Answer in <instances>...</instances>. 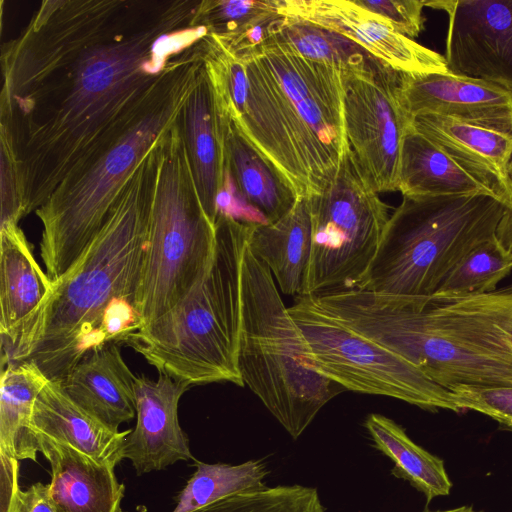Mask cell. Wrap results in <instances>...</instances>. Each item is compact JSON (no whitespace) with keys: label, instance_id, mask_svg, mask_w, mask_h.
<instances>
[{"label":"cell","instance_id":"1","mask_svg":"<svg viewBox=\"0 0 512 512\" xmlns=\"http://www.w3.org/2000/svg\"><path fill=\"white\" fill-rule=\"evenodd\" d=\"M196 0H44L1 46L0 142L24 215L108 149L176 57L208 34Z\"/></svg>","mask_w":512,"mask_h":512},{"label":"cell","instance_id":"2","mask_svg":"<svg viewBox=\"0 0 512 512\" xmlns=\"http://www.w3.org/2000/svg\"><path fill=\"white\" fill-rule=\"evenodd\" d=\"M330 315L443 388L512 387V286L476 296L353 289L313 296Z\"/></svg>","mask_w":512,"mask_h":512},{"label":"cell","instance_id":"3","mask_svg":"<svg viewBox=\"0 0 512 512\" xmlns=\"http://www.w3.org/2000/svg\"><path fill=\"white\" fill-rule=\"evenodd\" d=\"M157 144L126 181L106 221L44 304L1 345L2 365L35 364L61 380L90 350L103 345L101 327L118 299L135 303L147 245Z\"/></svg>","mask_w":512,"mask_h":512},{"label":"cell","instance_id":"4","mask_svg":"<svg viewBox=\"0 0 512 512\" xmlns=\"http://www.w3.org/2000/svg\"><path fill=\"white\" fill-rule=\"evenodd\" d=\"M235 57L248 86L242 111L231 117L299 198L320 194L348 143L342 70L305 58L275 34Z\"/></svg>","mask_w":512,"mask_h":512},{"label":"cell","instance_id":"5","mask_svg":"<svg viewBox=\"0 0 512 512\" xmlns=\"http://www.w3.org/2000/svg\"><path fill=\"white\" fill-rule=\"evenodd\" d=\"M203 42L177 56L135 122L85 169L63 180L35 211L43 226L41 258L52 281L74 265L136 167L181 117L204 68Z\"/></svg>","mask_w":512,"mask_h":512},{"label":"cell","instance_id":"6","mask_svg":"<svg viewBox=\"0 0 512 512\" xmlns=\"http://www.w3.org/2000/svg\"><path fill=\"white\" fill-rule=\"evenodd\" d=\"M251 222L220 212L210 265L193 290L170 311L130 334L124 345L158 373L191 385L231 382L243 387L238 351L241 266Z\"/></svg>","mask_w":512,"mask_h":512},{"label":"cell","instance_id":"7","mask_svg":"<svg viewBox=\"0 0 512 512\" xmlns=\"http://www.w3.org/2000/svg\"><path fill=\"white\" fill-rule=\"evenodd\" d=\"M238 368L244 385L297 439L343 389L311 364L306 340L285 307L270 269L245 247Z\"/></svg>","mask_w":512,"mask_h":512},{"label":"cell","instance_id":"8","mask_svg":"<svg viewBox=\"0 0 512 512\" xmlns=\"http://www.w3.org/2000/svg\"><path fill=\"white\" fill-rule=\"evenodd\" d=\"M507 208L485 194L403 196L356 289L434 295L470 251L495 236Z\"/></svg>","mask_w":512,"mask_h":512},{"label":"cell","instance_id":"9","mask_svg":"<svg viewBox=\"0 0 512 512\" xmlns=\"http://www.w3.org/2000/svg\"><path fill=\"white\" fill-rule=\"evenodd\" d=\"M215 239V224L198 194L181 115L156 146L147 245L135 295L142 327L170 311L203 278Z\"/></svg>","mask_w":512,"mask_h":512},{"label":"cell","instance_id":"10","mask_svg":"<svg viewBox=\"0 0 512 512\" xmlns=\"http://www.w3.org/2000/svg\"><path fill=\"white\" fill-rule=\"evenodd\" d=\"M308 200L311 254L303 296L356 289L377 252L389 206L366 183L347 143L329 185Z\"/></svg>","mask_w":512,"mask_h":512},{"label":"cell","instance_id":"11","mask_svg":"<svg viewBox=\"0 0 512 512\" xmlns=\"http://www.w3.org/2000/svg\"><path fill=\"white\" fill-rule=\"evenodd\" d=\"M288 311L306 340L312 366L335 384L426 410L463 411L451 391L398 354L350 329L313 296L295 297Z\"/></svg>","mask_w":512,"mask_h":512},{"label":"cell","instance_id":"12","mask_svg":"<svg viewBox=\"0 0 512 512\" xmlns=\"http://www.w3.org/2000/svg\"><path fill=\"white\" fill-rule=\"evenodd\" d=\"M349 147L368 186L398 190L402 140L412 124L400 100V72L385 63L364 72L342 71Z\"/></svg>","mask_w":512,"mask_h":512},{"label":"cell","instance_id":"13","mask_svg":"<svg viewBox=\"0 0 512 512\" xmlns=\"http://www.w3.org/2000/svg\"><path fill=\"white\" fill-rule=\"evenodd\" d=\"M447 15L445 53L451 73L512 93V0H430Z\"/></svg>","mask_w":512,"mask_h":512},{"label":"cell","instance_id":"14","mask_svg":"<svg viewBox=\"0 0 512 512\" xmlns=\"http://www.w3.org/2000/svg\"><path fill=\"white\" fill-rule=\"evenodd\" d=\"M279 12L347 38L396 71L451 73L443 55L398 33L352 0H281Z\"/></svg>","mask_w":512,"mask_h":512},{"label":"cell","instance_id":"15","mask_svg":"<svg viewBox=\"0 0 512 512\" xmlns=\"http://www.w3.org/2000/svg\"><path fill=\"white\" fill-rule=\"evenodd\" d=\"M400 100L408 117L440 115L512 133V93L453 73L400 72Z\"/></svg>","mask_w":512,"mask_h":512},{"label":"cell","instance_id":"16","mask_svg":"<svg viewBox=\"0 0 512 512\" xmlns=\"http://www.w3.org/2000/svg\"><path fill=\"white\" fill-rule=\"evenodd\" d=\"M188 387L187 382L165 373H158L155 380L136 376V426L126 437L124 458L137 475L195 459L178 419L179 401Z\"/></svg>","mask_w":512,"mask_h":512},{"label":"cell","instance_id":"17","mask_svg":"<svg viewBox=\"0 0 512 512\" xmlns=\"http://www.w3.org/2000/svg\"><path fill=\"white\" fill-rule=\"evenodd\" d=\"M412 125L510 207L512 133L431 114L413 118Z\"/></svg>","mask_w":512,"mask_h":512},{"label":"cell","instance_id":"18","mask_svg":"<svg viewBox=\"0 0 512 512\" xmlns=\"http://www.w3.org/2000/svg\"><path fill=\"white\" fill-rule=\"evenodd\" d=\"M182 130L198 194L216 224L219 199L227 190L224 128L221 101L205 64L183 109Z\"/></svg>","mask_w":512,"mask_h":512},{"label":"cell","instance_id":"19","mask_svg":"<svg viewBox=\"0 0 512 512\" xmlns=\"http://www.w3.org/2000/svg\"><path fill=\"white\" fill-rule=\"evenodd\" d=\"M135 381L115 342L87 352L60 380L76 404L116 432L136 415Z\"/></svg>","mask_w":512,"mask_h":512},{"label":"cell","instance_id":"20","mask_svg":"<svg viewBox=\"0 0 512 512\" xmlns=\"http://www.w3.org/2000/svg\"><path fill=\"white\" fill-rule=\"evenodd\" d=\"M38 450L50 463V497L57 512H121L125 486L115 467L35 434Z\"/></svg>","mask_w":512,"mask_h":512},{"label":"cell","instance_id":"21","mask_svg":"<svg viewBox=\"0 0 512 512\" xmlns=\"http://www.w3.org/2000/svg\"><path fill=\"white\" fill-rule=\"evenodd\" d=\"M227 179L266 223L285 216L299 197L277 166L245 135L222 103Z\"/></svg>","mask_w":512,"mask_h":512},{"label":"cell","instance_id":"22","mask_svg":"<svg viewBox=\"0 0 512 512\" xmlns=\"http://www.w3.org/2000/svg\"><path fill=\"white\" fill-rule=\"evenodd\" d=\"M31 430L68 444L97 462L116 466L124 459V444L131 429L113 431L76 404L60 380H49L37 396Z\"/></svg>","mask_w":512,"mask_h":512},{"label":"cell","instance_id":"23","mask_svg":"<svg viewBox=\"0 0 512 512\" xmlns=\"http://www.w3.org/2000/svg\"><path fill=\"white\" fill-rule=\"evenodd\" d=\"M54 283L37 263L17 223L0 225V334L10 342L44 304Z\"/></svg>","mask_w":512,"mask_h":512},{"label":"cell","instance_id":"24","mask_svg":"<svg viewBox=\"0 0 512 512\" xmlns=\"http://www.w3.org/2000/svg\"><path fill=\"white\" fill-rule=\"evenodd\" d=\"M246 245L263 261L286 295L303 296L311 254V220L307 198L279 220L251 222Z\"/></svg>","mask_w":512,"mask_h":512},{"label":"cell","instance_id":"25","mask_svg":"<svg viewBox=\"0 0 512 512\" xmlns=\"http://www.w3.org/2000/svg\"><path fill=\"white\" fill-rule=\"evenodd\" d=\"M398 191L402 196H494L412 124L402 140Z\"/></svg>","mask_w":512,"mask_h":512},{"label":"cell","instance_id":"26","mask_svg":"<svg viewBox=\"0 0 512 512\" xmlns=\"http://www.w3.org/2000/svg\"><path fill=\"white\" fill-rule=\"evenodd\" d=\"M0 385V453L37 461L38 443L31 430L35 400L49 379L33 363H6Z\"/></svg>","mask_w":512,"mask_h":512},{"label":"cell","instance_id":"27","mask_svg":"<svg viewBox=\"0 0 512 512\" xmlns=\"http://www.w3.org/2000/svg\"><path fill=\"white\" fill-rule=\"evenodd\" d=\"M364 425L374 447L393 461L395 477L408 481L427 502L449 495L452 484L442 459L414 443L399 424L384 415L370 414Z\"/></svg>","mask_w":512,"mask_h":512},{"label":"cell","instance_id":"28","mask_svg":"<svg viewBox=\"0 0 512 512\" xmlns=\"http://www.w3.org/2000/svg\"><path fill=\"white\" fill-rule=\"evenodd\" d=\"M194 460L195 472L177 497L172 512H192L226 497L265 488L268 469L261 460L241 464Z\"/></svg>","mask_w":512,"mask_h":512},{"label":"cell","instance_id":"29","mask_svg":"<svg viewBox=\"0 0 512 512\" xmlns=\"http://www.w3.org/2000/svg\"><path fill=\"white\" fill-rule=\"evenodd\" d=\"M273 34L305 58L342 71L364 72L384 63L347 38L298 18L283 16Z\"/></svg>","mask_w":512,"mask_h":512},{"label":"cell","instance_id":"30","mask_svg":"<svg viewBox=\"0 0 512 512\" xmlns=\"http://www.w3.org/2000/svg\"><path fill=\"white\" fill-rule=\"evenodd\" d=\"M511 271L512 254L494 236L470 251L434 295L460 297L492 293Z\"/></svg>","mask_w":512,"mask_h":512},{"label":"cell","instance_id":"31","mask_svg":"<svg viewBox=\"0 0 512 512\" xmlns=\"http://www.w3.org/2000/svg\"><path fill=\"white\" fill-rule=\"evenodd\" d=\"M192 512H325V508L317 488L294 484L235 494Z\"/></svg>","mask_w":512,"mask_h":512},{"label":"cell","instance_id":"32","mask_svg":"<svg viewBox=\"0 0 512 512\" xmlns=\"http://www.w3.org/2000/svg\"><path fill=\"white\" fill-rule=\"evenodd\" d=\"M280 2L281 0H202L196 20L209 34H238L281 16Z\"/></svg>","mask_w":512,"mask_h":512},{"label":"cell","instance_id":"33","mask_svg":"<svg viewBox=\"0 0 512 512\" xmlns=\"http://www.w3.org/2000/svg\"><path fill=\"white\" fill-rule=\"evenodd\" d=\"M451 392L462 410L485 414L512 432V387L459 386Z\"/></svg>","mask_w":512,"mask_h":512},{"label":"cell","instance_id":"34","mask_svg":"<svg viewBox=\"0 0 512 512\" xmlns=\"http://www.w3.org/2000/svg\"><path fill=\"white\" fill-rule=\"evenodd\" d=\"M363 9L376 14L390 23L400 34L415 38L425 28L423 13L425 1L420 0H353Z\"/></svg>","mask_w":512,"mask_h":512},{"label":"cell","instance_id":"35","mask_svg":"<svg viewBox=\"0 0 512 512\" xmlns=\"http://www.w3.org/2000/svg\"><path fill=\"white\" fill-rule=\"evenodd\" d=\"M0 170H1V221L5 223H17L24 217L22 200L18 187L16 167L9 147L0 142Z\"/></svg>","mask_w":512,"mask_h":512},{"label":"cell","instance_id":"36","mask_svg":"<svg viewBox=\"0 0 512 512\" xmlns=\"http://www.w3.org/2000/svg\"><path fill=\"white\" fill-rule=\"evenodd\" d=\"M1 459V510L15 512L21 488L18 484L19 460L0 453Z\"/></svg>","mask_w":512,"mask_h":512},{"label":"cell","instance_id":"37","mask_svg":"<svg viewBox=\"0 0 512 512\" xmlns=\"http://www.w3.org/2000/svg\"><path fill=\"white\" fill-rule=\"evenodd\" d=\"M15 512H57L50 497L49 484L37 482L20 491Z\"/></svg>","mask_w":512,"mask_h":512},{"label":"cell","instance_id":"38","mask_svg":"<svg viewBox=\"0 0 512 512\" xmlns=\"http://www.w3.org/2000/svg\"><path fill=\"white\" fill-rule=\"evenodd\" d=\"M495 236L499 244L512 254V208H507L496 228Z\"/></svg>","mask_w":512,"mask_h":512},{"label":"cell","instance_id":"39","mask_svg":"<svg viewBox=\"0 0 512 512\" xmlns=\"http://www.w3.org/2000/svg\"><path fill=\"white\" fill-rule=\"evenodd\" d=\"M425 512H475L473 508L469 506H461L449 510H443V511H425Z\"/></svg>","mask_w":512,"mask_h":512},{"label":"cell","instance_id":"40","mask_svg":"<svg viewBox=\"0 0 512 512\" xmlns=\"http://www.w3.org/2000/svg\"><path fill=\"white\" fill-rule=\"evenodd\" d=\"M508 334L512 343V319L510 321L509 327H508Z\"/></svg>","mask_w":512,"mask_h":512},{"label":"cell","instance_id":"41","mask_svg":"<svg viewBox=\"0 0 512 512\" xmlns=\"http://www.w3.org/2000/svg\"><path fill=\"white\" fill-rule=\"evenodd\" d=\"M511 169H512V167H511ZM509 208H512V197H511V203H510V207Z\"/></svg>","mask_w":512,"mask_h":512}]
</instances>
